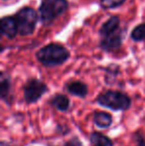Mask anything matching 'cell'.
Here are the masks:
<instances>
[{
    "mask_svg": "<svg viewBox=\"0 0 145 146\" xmlns=\"http://www.w3.org/2000/svg\"><path fill=\"white\" fill-rule=\"evenodd\" d=\"M67 8V0H42L39 7L41 21L45 25L52 23L57 17L66 12Z\"/></svg>",
    "mask_w": 145,
    "mask_h": 146,
    "instance_id": "cell-3",
    "label": "cell"
},
{
    "mask_svg": "<svg viewBox=\"0 0 145 146\" xmlns=\"http://www.w3.org/2000/svg\"><path fill=\"white\" fill-rule=\"evenodd\" d=\"M47 146H58V145H54V144H48Z\"/></svg>",
    "mask_w": 145,
    "mask_h": 146,
    "instance_id": "cell-21",
    "label": "cell"
},
{
    "mask_svg": "<svg viewBox=\"0 0 145 146\" xmlns=\"http://www.w3.org/2000/svg\"><path fill=\"white\" fill-rule=\"evenodd\" d=\"M23 98L27 104H33L38 102L44 94L49 92V88L41 80L31 78L25 84L23 88Z\"/></svg>",
    "mask_w": 145,
    "mask_h": 146,
    "instance_id": "cell-4",
    "label": "cell"
},
{
    "mask_svg": "<svg viewBox=\"0 0 145 146\" xmlns=\"http://www.w3.org/2000/svg\"><path fill=\"white\" fill-rule=\"evenodd\" d=\"M0 98L7 106H11L13 104L14 96L12 94L11 78L5 72H2L0 75Z\"/></svg>",
    "mask_w": 145,
    "mask_h": 146,
    "instance_id": "cell-6",
    "label": "cell"
},
{
    "mask_svg": "<svg viewBox=\"0 0 145 146\" xmlns=\"http://www.w3.org/2000/svg\"><path fill=\"white\" fill-rule=\"evenodd\" d=\"M0 146H14V145H12L11 143H9L8 141L2 140L1 142H0Z\"/></svg>",
    "mask_w": 145,
    "mask_h": 146,
    "instance_id": "cell-20",
    "label": "cell"
},
{
    "mask_svg": "<svg viewBox=\"0 0 145 146\" xmlns=\"http://www.w3.org/2000/svg\"><path fill=\"white\" fill-rule=\"evenodd\" d=\"M1 30L2 35L9 39H13L18 33V26L16 19L14 17L6 16L1 19Z\"/></svg>",
    "mask_w": 145,
    "mask_h": 146,
    "instance_id": "cell-11",
    "label": "cell"
},
{
    "mask_svg": "<svg viewBox=\"0 0 145 146\" xmlns=\"http://www.w3.org/2000/svg\"><path fill=\"white\" fill-rule=\"evenodd\" d=\"M119 74V68L116 65H110L107 69V75H105V83L107 85H111L114 83L116 77Z\"/></svg>",
    "mask_w": 145,
    "mask_h": 146,
    "instance_id": "cell-14",
    "label": "cell"
},
{
    "mask_svg": "<svg viewBox=\"0 0 145 146\" xmlns=\"http://www.w3.org/2000/svg\"><path fill=\"white\" fill-rule=\"evenodd\" d=\"M16 22L18 26V32L22 36H27L33 33L38 20L36 11L31 7H24L16 14Z\"/></svg>",
    "mask_w": 145,
    "mask_h": 146,
    "instance_id": "cell-5",
    "label": "cell"
},
{
    "mask_svg": "<svg viewBox=\"0 0 145 146\" xmlns=\"http://www.w3.org/2000/svg\"><path fill=\"white\" fill-rule=\"evenodd\" d=\"M36 58L45 67H57L68 61L70 53L62 45L52 43L41 48L37 52Z\"/></svg>",
    "mask_w": 145,
    "mask_h": 146,
    "instance_id": "cell-2",
    "label": "cell"
},
{
    "mask_svg": "<svg viewBox=\"0 0 145 146\" xmlns=\"http://www.w3.org/2000/svg\"><path fill=\"white\" fill-rule=\"evenodd\" d=\"M65 88L70 94L79 98H85V96L89 94L87 86L81 81H77V80L69 81L65 85Z\"/></svg>",
    "mask_w": 145,
    "mask_h": 146,
    "instance_id": "cell-7",
    "label": "cell"
},
{
    "mask_svg": "<svg viewBox=\"0 0 145 146\" xmlns=\"http://www.w3.org/2000/svg\"><path fill=\"white\" fill-rule=\"evenodd\" d=\"M62 146H83V143L77 135H73L70 139L65 141L62 144Z\"/></svg>",
    "mask_w": 145,
    "mask_h": 146,
    "instance_id": "cell-19",
    "label": "cell"
},
{
    "mask_svg": "<svg viewBox=\"0 0 145 146\" xmlns=\"http://www.w3.org/2000/svg\"><path fill=\"white\" fill-rule=\"evenodd\" d=\"M118 26H119V19L117 16H112L110 17L101 28V35L103 37H107L112 33L116 32L118 30Z\"/></svg>",
    "mask_w": 145,
    "mask_h": 146,
    "instance_id": "cell-13",
    "label": "cell"
},
{
    "mask_svg": "<svg viewBox=\"0 0 145 146\" xmlns=\"http://www.w3.org/2000/svg\"><path fill=\"white\" fill-rule=\"evenodd\" d=\"M95 102L99 106L109 108L112 111H126L131 108V98L120 90H107L97 94Z\"/></svg>",
    "mask_w": 145,
    "mask_h": 146,
    "instance_id": "cell-1",
    "label": "cell"
},
{
    "mask_svg": "<svg viewBox=\"0 0 145 146\" xmlns=\"http://www.w3.org/2000/svg\"><path fill=\"white\" fill-rule=\"evenodd\" d=\"M48 104L52 108L57 110L61 112H67L69 111L71 108V100L66 94H55L54 96H51L49 100Z\"/></svg>",
    "mask_w": 145,
    "mask_h": 146,
    "instance_id": "cell-8",
    "label": "cell"
},
{
    "mask_svg": "<svg viewBox=\"0 0 145 146\" xmlns=\"http://www.w3.org/2000/svg\"><path fill=\"white\" fill-rule=\"evenodd\" d=\"M121 35H120L119 31L112 33V34L109 35L107 37H103V40L101 42V47L105 51L110 52V51H114L118 49L121 46Z\"/></svg>",
    "mask_w": 145,
    "mask_h": 146,
    "instance_id": "cell-9",
    "label": "cell"
},
{
    "mask_svg": "<svg viewBox=\"0 0 145 146\" xmlns=\"http://www.w3.org/2000/svg\"><path fill=\"white\" fill-rule=\"evenodd\" d=\"M89 141L91 146H114L112 139H110L107 135L95 130L89 133Z\"/></svg>",
    "mask_w": 145,
    "mask_h": 146,
    "instance_id": "cell-12",
    "label": "cell"
},
{
    "mask_svg": "<svg viewBox=\"0 0 145 146\" xmlns=\"http://www.w3.org/2000/svg\"><path fill=\"white\" fill-rule=\"evenodd\" d=\"M93 124L101 129H107L113 123V116L107 111L95 110L93 115Z\"/></svg>",
    "mask_w": 145,
    "mask_h": 146,
    "instance_id": "cell-10",
    "label": "cell"
},
{
    "mask_svg": "<svg viewBox=\"0 0 145 146\" xmlns=\"http://www.w3.org/2000/svg\"><path fill=\"white\" fill-rule=\"evenodd\" d=\"M131 139L134 143V146H145V136L139 129L132 133Z\"/></svg>",
    "mask_w": 145,
    "mask_h": 146,
    "instance_id": "cell-16",
    "label": "cell"
},
{
    "mask_svg": "<svg viewBox=\"0 0 145 146\" xmlns=\"http://www.w3.org/2000/svg\"><path fill=\"white\" fill-rule=\"evenodd\" d=\"M71 132V128L65 123H58L56 126V133L60 136H66Z\"/></svg>",
    "mask_w": 145,
    "mask_h": 146,
    "instance_id": "cell-18",
    "label": "cell"
},
{
    "mask_svg": "<svg viewBox=\"0 0 145 146\" xmlns=\"http://www.w3.org/2000/svg\"><path fill=\"white\" fill-rule=\"evenodd\" d=\"M125 0H101V4L103 8H114L121 5Z\"/></svg>",
    "mask_w": 145,
    "mask_h": 146,
    "instance_id": "cell-17",
    "label": "cell"
},
{
    "mask_svg": "<svg viewBox=\"0 0 145 146\" xmlns=\"http://www.w3.org/2000/svg\"><path fill=\"white\" fill-rule=\"evenodd\" d=\"M131 38L134 41L145 40V23L136 26L131 32Z\"/></svg>",
    "mask_w": 145,
    "mask_h": 146,
    "instance_id": "cell-15",
    "label": "cell"
}]
</instances>
